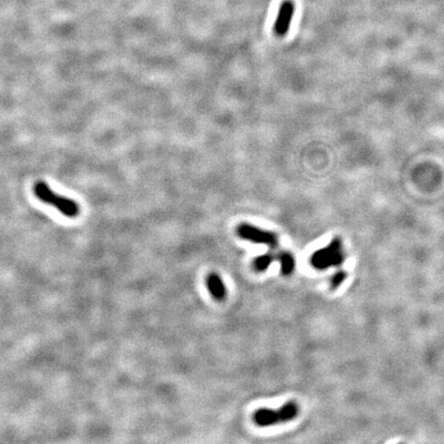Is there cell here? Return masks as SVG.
Instances as JSON below:
<instances>
[{
  "label": "cell",
  "mask_w": 444,
  "mask_h": 444,
  "mask_svg": "<svg viewBox=\"0 0 444 444\" xmlns=\"http://www.w3.org/2000/svg\"><path fill=\"white\" fill-rule=\"evenodd\" d=\"M34 194L36 198L45 204L55 207L68 218H75L80 214V206L73 200L58 195L45 182L40 181L34 185Z\"/></svg>",
  "instance_id": "obj_1"
},
{
  "label": "cell",
  "mask_w": 444,
  "mask_h": 444,
  "mask_svg": "<svg viewBox=\"0 0 444 444\" xmlns=\"http://www.w3.org/2000/svg\"><path fill=\"white\" fill-rule=\"evenodd\" d=\"M298 414V406L294 402H287L277 410L260 408L254 415L253 419L257 426L267 427L279 422H286L292 420Z\"/></svg>",
  "instance_id": "obj_2"
},
{
  "label": "cell",
  "mask_w": 444,
  "mask_h": 444,
  "mask_svg": "<svg viewBox=\"0 0 444 444\" xmlns=\"http://www.w3.org/2000/svg\"><path fill=\"white\" fill-rule=\"evenodd\" d=\"M237 234L243 240L254 244L266 245L271 248H277L279 244V238L273 231L265 230L248 223H241L238 225Z\"/></svg>",
  "instance_id": "obj_3"
},
{
  "label": "cell",
  "mask_w": 444,
  "mask_h": 444,
  "mask_svg": "<svg viewBox=\"0 0 444 444\" xmlns=\"http://www.w3.org/2000/svg\"><path fill=\"white\" fill-rule=\"evenodd\" d=\"M340 243L338 240L332 241L327 247L313 254L311 262L319 269H324L334 264H338L341 258Z\"/></svg>",
  "instance_id": "obj_4"
},
{
  "label": "cell",
  "mask_w": 444,
  "mask_h": 444,
  "mask_svg": "<svg viewBox=\"0 0 444 444\" xmlns=\"http://www.w3.org/2000/svg\"><path fill=\"white\" fill-rule=\"evenodd\" d=\"M293 13H294V5L290 2V0H286V2H284L281 5L277 20L274 26L275 34L278 37H284L288 33L289 29H290Z\"/></svg>",
  "instance_id": "obj_5"
},
{
  "label": "cell",
  "mask_w": 444,
  "mask_h": 444,
  "mask_svg": "<svg viewBox=\"0 0 444 444\" xmlns=\"http://www.w3.org/2000/svg\"><path fill=\"white\" fill-rule=\"evenodd\" d=\"M208 290L214 299L222 301L226 297V288L222 279L215 273H212L207 277Z\"/></svg>",
  "instance_id": "obj_6"
},
{
  "label": "cell",
  "mask_w": 444,
  "mask_h": 444,
  "mask_svg": "<svg viewBox=\"0 0 444 444\" xmlns=\"http://www.w3.org/2000/svg\"><path fill=\"white\" fill-rule=\"evenodd\" d=\"M277 259L280 262L282 275L289 276L293 273L295 268V259L290 252L281 251V252L277 255Z\"/></svg>",
  "instance_id": "obj_7"
},
{
  "label": "cell",
  "mask_w": 444,
  "mask_h": 444,
  "mask_svg": "<svg viewBox=\"0 0 444 444\" xmlns=\"http://www.w3.org/2000/svg\"><path fill=\"white\" fill-rule=\"evenodd\" d=\"M276 259L275 255L273 253H265L258 257H256L253 261V267L256 272H265L266 269L271 266V264Z\"/></svg>",
  "instance_id": "obj_8"
}]
</instances>
